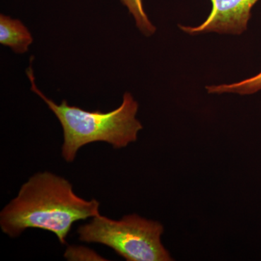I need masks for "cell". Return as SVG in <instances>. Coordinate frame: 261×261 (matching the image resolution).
Instances as JSON below:
<instances>
[{
	"label": "cell",
	"mask_w": 261,
	"mask_h": 261,
	"mask_svg": "<svg viewBox=\"0 0 261 261\" xmlns=\"http://www.w3.org/2000/svg\"><path fill=\"white\" fill-rule=\"evenodd\" d=\"M259 0H211L212 9L207 19L197 27L179 25L191 35L202 33L242 34L247 29L251 10Z\"/></svg>",
	"instance_id": "obj_4"
},
{
	"label": "cell",
	"mask_w": 261,
	"mask_h": 261,
	"mask_svg": "<svg viewBox=\"0 0 261 261\" xmlns=\"http://www.w3.org/2000/svg\"><path fill=\"white\" fill-rule=\"evenodd\" d=\"M135 19L136 25L145 37H151L156 32V27L149 20L145 8L143 0H120Z\"/></svg>",
	"instance_id": "obj_7"
},
{
	"label": "cell",
	"mask_w": 261,
	"mask_h": 261,
	"mask_svg": "<svg viewBox=\"0 0 261 261\" xmlns=\"http://www.w3.org/2000/svg\"><path fill=\"white\" fill-rule=\"evenodd\" d=\"M33 41L32 33L20 20L0 15V44L16 54H24L29 51Z\"/></svg>",
	"instance_id": "obj_5"
},
{
	"label": "cell",
	"mask_w": 261,
	"mask_h": 261,
	"mask_svg": "<svg viewBox=\"0 0 261 261\" xmlns=\"http://www.w3.org/2000/svg\"><path fill=\"white\" fill-rule=\"evenodd\" d=\"M64 257L69 260H102V257L93 250L84 247L70 246L66 249Z\"/></svg>",
	"instance_id": "obj_8"
},
{
	"label": "cell",
	"mask_w": 261,
	"mask_h": 261,
	"mask_svg": "<svg viewBox=\"0 0 261 261\" xmlns=\"http://www.w3.org/2000/svg\"><path fill=\"white\" fill-rule=\"evenodd\" d=\"M206 89L210 94L236 93L247 95L256 93L261 90V71L255 76L238 83L207 86Z\"/></svg>",
	"instance_id": "obj_6"
},
{
	"label": "cell",
	"mask_w": 261,
	"mask_h": 261,
	"mask_svg": "<svg viewBox=\"0 0 261 261\" xmlns=\"http://www.w3.org/2000/svg\"><path fill=\"white\" fill-rule=\"evenodd\" d=\"M99 202L77 196L68 180L40 172L20 187L17 197L0 213L2 231L17 238L28 228L51 231L61 244L75 221L99 215Z\"/></svg>",
	"instance_id": "obj_1"
},
{
	"label": "cell",
	"mask_w": 261,
	"mask_h": 261,
	"mask_svg": "<svg viewBox=\"0 0 261 261\" xmlns=\"http://www.w3.org/2000/svg\"><path fill=\"white\" fill-rule=\"evenodd\" d=\"M163 231L161 223L137 214L119 221L99 214L89 224L80 226L77 232L81 241L111 247L128 261L173 260L161 243Z\"/></svg>",
	"instance_id": "obj_3"
},
{
	"label": "cell",
	"mask_w": 261,
	"mask_h": 261,
	"mask_svg": "<svg viewBox=\"0 0 261 261\" xmlns=\"http://www.w3.org/2000/svg\"><path fill=\"white\" fill-rule=\"evenodd\" d=\"M27 73L33 92L42 98L61 123L64 137L62 156L67 162H73L78 151L88 144L104 142L121 149L137 140L143 126L136 118L138 102L129 92L123 94L121 106L112 111H87L69 106L66 100L56 104L36 85L32 66Z\"/></svg>",
	"instance_id": "obj_2"
}]
</instances>
